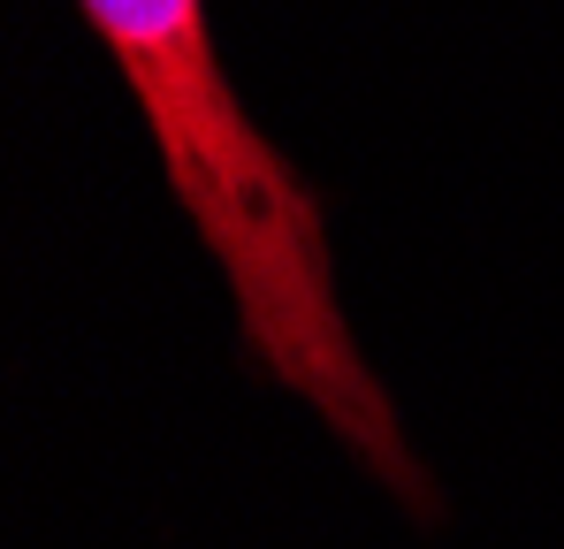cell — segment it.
Returning a JSON list of instances; mask_svg holds the SVG:
<instances>
[{
  "mask_svg": "<svg viewBox=\"0 0 564 549\" xmlns=\"http://www.w3.org/2000/svg\"><path fill=\"white\" fill-rule=\"evenodd\" d=\"M99 46L122 62L130 99L145 107V130L161 146L169 191L191 214L198 245L229 282L245 352L375 473L381 488L435 527L443 488L427 458L412 451L397 397L381 389L375 359L351 336L344 290H336V245L321 222V198L260 138L245 99L214 54L206 0H77Z\"/></svg>",
  "mask_w": 564,
  "mask_h": 549,
  "instance_id": "6da1fadb",
  "label": "cell"
}]
</instances>
